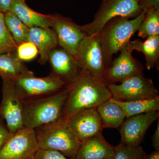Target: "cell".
Here are the masks:
<instances>
[{"mask_svg":"<svg viewBox=\"0 0 159 159\" xmlns=\"http://www.w3.org/2000/svg\"><path fill=\"white\" fill-rule=\"evenodd\" d=\"M69 86L63 119L77 111L97 108L112 97L104 80L87 71L80 70L77 79Z\"/></svg>","mask_w":159,"mask_h":159,"instance_id":"cell-1","label":"cell"},{"mask_svg":"<svg viewBox=\"0 0 159 159\" xmlns=\"http://www.w3.org/2000/svg\"><path fill=\"white\" fill-rule=\"evenodd\" d=\"M158 119V124L156 129L152 137V145L156 151H159V121Z\"/></svg>","mask_w":159,"mask_h":159,"instance_id":"cell-31","label":"cell"},{"mask_svg":"<svg viewBox=\"0 0 159 159\" xmlns=\"http://www.w3.org/2000/svg\"><path fill=\"white\" fill-rule=\"evenodd\" d=\"M12 0H0V11L5 14L10 11Z\"/></svg>","mask_w":159,"mask_h":159,"instance_id":"cell-32","label":"cell"},{"mask_svg":"<svg viewBox=\"0 0 159 159\" xmlns=\"http://www.w3.org/2000/svg\"><path fill=\"white\" fill-rule=\"evenodd\" d=\"M143 9L140 0H102L94 19L80 29L87 35L99 33L107 23L116 17L130 18L139 16Z\"/></svg>","mask_w":159,"mask_h":159,"instance_id":"cell-5","label":"cell"},{"mask_svg":"<svg viewBox=\"0 0 159 159\" xmlns=\"http://www.w3.org/2000/svg\"><path fill=\"white\" fill-rule=\"evenodd\" d=\"M48 60L52 67L51 74L65 83L67 86L73 84L80 71L76 58L62 48L52 50Z\"/></svg>","mask_w":159,"mask_h":159,"instance_id":"cell-15","label":"cell"},{"mask_svg":"<svg viewBox=\"0 0 159 159\" xmlns=\"http://www.w3.org/2000/svg\"><path fill=\"white\" fill-rule=\"evenodd\" d=\"M114 159H144L146 152L140 145L131 147L120 143L114 147Z\"/></svg>","mask_w":159,"mask_h":159,"instance_id":"cell-25","label":"cell"},{"mask_svg":"<svg viewBox=\"0 0 159 159\" xmlns=\"http://www.w3.org/2000/svg\"><path fill=\"white\" fill-rule=\"evenodd\" d=\"M144 19L138 29V36L142 38L159 35V9L146 10Z\"/></svg>","mask_w":159,"mask_h":159,"instance_id":"cell-24","label":"cell"},{"mask_svg":"<svg viewBox=\"0 0 159 159\" xmlns=\"http://www.w3.org/2000/svg\"><path fill=\"white\" fill-rule=\"evenodd\" d=\"M114 159V158H111V159Z\"/></svg>","mask_w":159,"mask_h":159,"instance_id":"cell-36","label":"cell"},{"mask_svg":"<svg viewBox=\"0 0 159 159\" xmlns=\"http://www.w3.org/2000/svg\"><path fill=\"white\" fill-rule=\"evenodd\" d=\"M5 22L17 46L28 41L29 28L11 11L4 14Z\"/></svg>","mask_w":159,"mask_h":159,"instance_id":"cell-23","label":"cell"},{"mask_svg":"<svg viewBox=\"0 0 159 159\" xmlns=\"http://www.w3.org/2000/svg\"><path fill=\"white\" fill-rule=\"evenodd\" d=\"M112 99L122 107L126 118L151 111L159 110V97L133 101H122L113 97Z\"/></svg>","mask_w":159,"mask_h":159,"instance_id":"cell-22","label":"cell"},{"mask_svg":"<svg viewBox=\"0 0 159 159\" xmlns=\"http://www.w3.org/2000/svg\"><path fill=\"white\" fill-rule=\"evenodd\" d=\"M39 149L34 129L25 126L10 133L0 149V159H34Z\"/></svg>","mask_w":159,"mask_h":159,"instance_id":"cell-7","label":"cell"},{"mask_svg":"<svg viewBox=\"0 0 159 159\" xmlns=\"http://www.w3.org/2000/svg\"><path fill=\"white\" fill-rule=\"evenodd\" d=\"M159 118V111H154L126 118L119 127L120 143L131 147L140 145L146 131Z\"/></svg>","mask_w":159,"mask_h":159,"instance_id":"cell-13","label":"cell"},{"mask_svg":"<svg viewBox=\"0 0 159 159\" xmlns=\"http://www.w3.org/2000/svg\"><path fill=\"white\" fill-rule=\"evenodd\" d=\"M75 58L80 70L87 71L95 77L103 79L106 66L99 42V33L90 35L86 34L80 45Z\"/></svg>","mask_w":159,"mask_h":159,"instance_id":"cell-10","label":"cell"},{"mask_svg":"<svg viewBox=\"0 0 159 159\" xmlns=\"http://www.w3.org/2000/svg\"><path fill=\"white\" fill-rule=\"evenodd\" d=\"M129 47L133 51L142 52L144 54L146 68L148 70L155 67L158 69L159 35L148 37L144 41L139 39L130 41Z\"/></svg>","mask_w":159,"mask_h":159,"instance_id":"cell-19","label":"cell"},{"mask_svg":"<svg viewBox=\"0 0 159 159\" xmlns=\"http://www.w3.org/2000/svg\"><path fill=\"white\" fill-rule=\"evenodd\" d=\"M114 147L107 142L100 133L81 142L76 159L113 158Z\"/></svg>","mask_w":159,"mask_h":159,"instance_id":"cell-16","label":"cell"},{"mask_svg":"<svg viewBox=\"0 0 159 159\" xmlns=\"http://www.w3.org/2000/svg\"><path fill=\"white\" fill-rule=\"evenodd\" d=\"M40 149L57 151L68 158H75L81 142L63 119L34 129Z\"/></svg>","mask_w":159,"mask_h":159,"instance_id":"cell-4","label":"cell"},{"mask_svg":"<svg viewBox=\"0 0 159 159\" xmlns=\"http://www.w3.org/2000/svg\"><path fill=\"white\" fill-rule=\"evenodd\" d=\"M38 49L30 42L22 43L16 47V55L20 60L29 61L37 57Z\"/></svg>","mask_w":159,"mask_h":159,"instance_id":"cell-27","label":"cell"},{"mask_svg":"<svg viewBox=\"0 0 159 159\" xmlns=\"http://www.w3.org/2000/svg\"><path fill=\"white\" fill-rule=\"evenodd\" d=\"M17 45L5 22L4 14L0 11V54L14 52Z\"/></svg>","mask_w":159,"mask_h":159,"instance_id":"cell-26","label":"cell"},{"mask_svg":"<svg viewBox=\"0 0 159 159\" xmlns=\"http://www.w3.org/2000/svg\"><path fill=\"white\" fill-rule=\"evenodd\" d=\"M34 159H76L68 158L57 151L39 149L34 155Z\"/></svg>","mask_w":159,"mask_h":159,"instance_id":"cell-28","label":"cell"},{"mask_svg":"<svg viewBox=\"0 0 159 159\" xmlns=\"http://www.w3.org/2000/svg\"><path fill=\"white\" fill-rule=\"evenodd\" d=\"M140 4L143 10L149 9H159V0H144L140 2Z\"/></svg>","mask_w":159,"mask_h":159,"instance_id":"cell-30","label":"cell"},{"mask_svg":"<svg viewBox=\"0 0 159 159\" xmlns=\"http://www.w3.org/2000/svg\"><path fill=\"white\" fill-rule=\"evenodd\" d=\"M144 159H159V151H155L148 155H146Z\"/></svg>","mask_w":159,"mask_h":159,"instance_id":"cell-33","label":"cell"},{"mask_svg":"<svg viewBox=\"0 0 159 159\" xmlns=\"http://www.w3.org/2000/svg\"><path fill=\"white\" fill-rule=\"evenodd\" d=\"M70 86L54 94L24 101V126L35 129L63 119Z\"/></svg>","mask_w":159,"mask_h":159,"instance_id":"cell-3","label":"cell"},{"mask_svg":"<svg viewBox=\"0 0 159 159\" xmlns=\"http://www.w3.org/2000/svg\"><path fill=\"white\" fill-rule=\"evenodd\" d=\"M146 11L144 9L139 16L132 20L123 17L114 18L107 23L98 33L106 67L110 65L114 54L128 44L138 31Z\"/></svg>","mask_w":159,"mask_h":159,"instance_id":"cell-2","label":"cell"},{"mask_svg":"<svg viewBox=\"0 0 159 159\" xmlns=\"http://www.w3.org/2000/svg\"><path fill=\"white\" fill-rule=\"evenodd\" d=\"M143 1H144V0H140V2H142Z\"/></svg>","mask_w":159,"mask_h":159,"instance_id":"cell-34","label":"cell"},{"mask_svg":"<svg viewBox=\"0 0 159 159\" xmlns=\"http://www.w3.org/2000/svg\"><path fill=\"white\" fill-rule=\"evenodd\" d=\"M27 70L14 52L0 54V75L3 80L14 81Z\"/></svg>","mask_w":159,"mask_h":159,"instance_id":"cell-21","label":"cell"},{"mask_svg":"<svg viewBox=\"0 0 159 159\" xmlns=\"http://www.w3.org/2000/svg\"><path fill=\"white\" fill-rule=\"evenodd\" d=\"M104 128H119L126 119L125 112L112 98L97 108Z\"/></svg>","mask_w":159,"mask_h":159,"instance_id":"cell-20","label":"cell"},{"mask_svg":"<svg viewBox=\"0 0 159 159\" xmlns=\"http://www.w3.org/2000/svg\"><path fill=\"white\" fill-rule=\"evenodd\" d=\"M13 82L19 96L24 101L54 94L67 87L65 83L52 74L36 77L28 70Z\"/></svg>","mask_w":159,"mask_h":159,"instance_id":"cell-6","label":"cell"},{"mask_svg":"<svg viewBox=\"0 0 159 159\" xmlns=\"http://www.w3.org/2000/svg\"><path fill=\"white\" fill-rule=\"evenodd\" d=\"M29 29L41 28L51 29L54 16L34 11L26 5L25 1L12 0L11 10Z\"/></svg>","mask_w":159,"mask_h":159,"instance_id":"cell-17","label":"cell"},{"mask_svg":"<svg viewBox=\"0 0 159 159\" xmlns=\"http://www.w3.org/2000/svg\"><path fill=\"white\" fill-rule=\"evenodd\" d=\"M52 28L57 36L58 45L75 57L85 33L71 20L60 16H54Z\"/></svg>","mask_w":159,"mask_h":159,"instance_id":"cell-14","label":"cell"},{"mask_svg":"<svg viewBox=\"0 0 159 159\" xmlns=\"http://www.w3.org/2000/svg\"><path fill=\"white\" fill-rule=\"evenodd\" d=\"M10 134L5 122L0 119V149L5 144Z\"/></svg>","mask_w":159,"mask_h":159,"instance_id":"cell-29","label":"cell"},{"mask_svg":"<svg viewBox=\"0 0 159 159\" xmlns=\"http://www.w3.org/2000/svg\"><path fill=\"white\" fill-rule=\"evenodd\" d=\"M2 99L0 104V119L10 133L25 127L24 101L18 94L13 81L3 80Z\"/></svg>","mask_w":159,"mask_h":159,"instance_id":"cell-9","label":"cell"},{"mask_svg":"<svg viewBox=\"0 0 159 159\" xmlns=\"http://www.w3.org/2000/svg\"><path fill=\"white\" fill-rule=\"evenodd\" d=\"M113 98L122 101L152 99L159 96L152 79L146 78L143 73L130 77L120 83L107 84Z\"/></svg>","mask_w":159,"mask_h":159,"instance_id":"cell-8","label":"cell"},{"mask_svg":"<svg viewBox=\"0 0 159 159\" xmlns=\"http://www.w3.org/2000/svg\"><path fill=\"white\" fill-rule=\"evenodd\" d=\"M21 1H25V0H21Z\"/></svg>","mask_w":159,"mask_h":159,"instance_id":"cell-35","label":"cell"},{"mask_svg":"<svg viewBox=\"0 0 159 159\" xmlns=\"http://www.w3.org/2000/svg\"><path fill=\"white\" fill-rule=\"evenodd\" d=\"M120 52L119 57L112 61L103 73V79L107 84L120 83L143 73L144 67L139 61L133 57V51L129 47V43Z\"/></svg>","mask_w":159,"mask_h":159,"instance_id":"cell-11","label":"cell"},{"mask_svg":"<svg viewBox=\"0 0 159 159\" xmlns=\"http://www.w3.org/2000/svg\"><path fill=\"white\" fill-rule=\"evenodd\" d=\"M63 119L81 142L102 133L104 128L97 108L77 111Z\"/></svg>","mask_w":159,"mask_h":159,"instance_id":"cell-12","label":"cell"},{"mask_svg":"<svg viewBox=\"0 0 159 159\" xmlns=\"http://www.w3.org/2000/svg\"><path fill=\"white\" fill-rule=\"evenodd\" d=\"M28 41L37 47L40 56L39 62L42 64H44L48 60L51 51L56 48L58 45L57 36L52 28H30Z\"/></svg>","mask_w":159,"mask_h":159,"instance_id":"cell-18","label":"cell"}]
</instances>
